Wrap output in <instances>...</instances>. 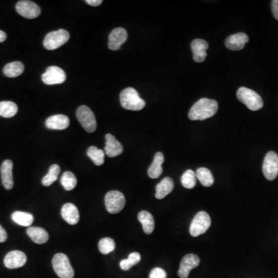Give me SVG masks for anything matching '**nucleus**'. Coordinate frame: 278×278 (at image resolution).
I'll use <instances>...</instances> for the list:
<instances>
[{"mask_svg":"<svg viewBox=\"0 0 278 278\" xmlns=\"http://www.w3.org/2000/svg\"><path fill=\"white\" fill-rule=\"evenodd\" d=\"M218 111V104L215 100L202 98L198 101L189 112V118L192 121H203L216 114Z\"/></svg>","mask_w":278,"mask_h":278,"instance_id":"1","label":"nucleus"},{"mask_svg":"<svg viewBox=\"0 0 278 278\" xmlns=\"http://www.w3.org/2000/svg\"><path fill=\"white\" fill-rule=\"evenodd\" d=\"M121 107L126 110L140 111L145 106V102L140 98L136 90L125 88L120 95Z\"/></svg>","mask_w":278,"mask_h":278,"instance_id":"2","label":"nucleus"},{"mask_svg":"<svg viewBox=\"0 0 278 278\" xmlns=\"http://www.w3.org/2000/svg\"><path fill=\"white\" fill-rule=\"evenodd\" d=\"M238 100L251 111H258L264 106L262 98L257 92L247 88H239L236 92Z\"/></svg>","mask_w":278,"mask_h":278,"instance_id":"3","label":"nucleus"},{"mask_svg":"<svg viewBox=\"0 0 278 278\" xmlns=\"http://www.w3.org/2000/svg\"><path fill=\"white\" fill-rule=\"evenodd\" d=\"M53 268L59 278H73L74 271L72 268L68 257L64 254H56L52 261Z\"/></svg>","mask_w":278,"mask_h":278,"instance_id":"4","label":"nucleus"},{"mask_svg":"<svg viewBox=\"0 0 278 278\" xmlns=\"http://www.w3.org/2000/svg\"><path fill=\"white\" fill-rule=\"evenodd\" d=\"M211 226V219L207 212H199L191 222L189 233L191 236H196L203 234Z\"/></svg>","mask_w":278,"mask_h":278,"instance_id":"5","label":"nucleus"},{"mask_svg":"<svg viewBox=\"0 0 278 278\" xmlns=\"http://www.w3.org/2000/svg\"><path fill=\"white\" fill-rule=\"evenodd\" d=\"M70 39V34L67 30H60L53 31L47 34L44 41V46L48 51H54L64 45Z\"/></svg>","mask_w":278,"mask_h":278,"instance_id":"6","label":"nucleus"},{"mask_svg":"<svg viewBox=\"0 0 278 278\" xmlns=\"http://www.w3.org/2000/svg\"><path fill=\"white\" fill-rule=\"evenodd\" d=\"M105 206L111 214H116L124 209L125 206V197L119 191H110L105 198Z\"/></svg>","mask_w":278,"mask_h":278,"instance_id":"7","label":"nucleus"},{"mask_svg":"<svg viewBox=\"0 0 278 278\" xmlns=\"http://www.w3.org/2000/svg\"><path fill=\"white\" fill-rule=\"evenodd\" d=\"M77 120L81 123L84 129L89 133H92L96 130L97 121L92 111L87 106H81L77 110Z\"/></svg>","mask_w":278,"mask_h":278,"instance_id":"8","label":"nucleus"},{"mask_svg":"<svg viewBox=\"0 0 278 278\" xmlns=\"http://www.w3.org/2000/svg\"><path fill=\"white\" fill-rule=\"evenodd\" d=\"M263 173L268 180H275L278 175V155L271 151L268 152L263 163Z\"/></svg>","mask_w":278,"mask_h":278,"instance_id":"9","label":"nucleus"},{"mask_svg":"<svg viewBox=\"0 0 278 278\" xmlns=\"http://www.w3.org/2000/svg\"><path fill=\"white\" fill-rule=\"evenodd\" d=\"M16 12L26 19H35L41 14V9L35 2L28 0L19 1L16 5Z\"/></svg>","mask_w":278,"mask_h":278,"instance_id":"10","label":"nucleus"},{"mask_svg":"<svg viewBox=\"0 0 278 278\" xmlns=\"http://www.w3.org/2000/svg\"><path fill=\"white\" fill-rule=\"evenodd\" d=\"M67 78L65 72L56 66L48 67L45 73L42 75L43 82L48 85L59 84L64 82Z\"/></svg>","mask_w":278,"mask_h":278,"instance_id":"11","label":"nucleus"},{"mask_svg":"<svg viewBox=\"0 0 278 278\" xmlns=\"http://www.w3.org/2000/svg\"><path fill=\"white\" fill-rule=\"evenodd\" d=\"M200 257L196 254H189L185 255L181 261L180 266L178 271V277L180 278H188L192 270L200 265Z\"/></svg>","mask_w":278,"mask_h":278,"instance_id":"12","label":"nucleus"},{"mask_svg":"<svg viewBox=\"0 0 278 278\" xmlns=\"http://www.w3.org/2000/svg\"><path fill=\"white\" fill-rule=\"evenodd\" d=\"M26 263V256L19 250H13L8 253L4 258V264L9 269H16L24 266Z\"/></svg>","mask_w":278,"mask_h":278,"instance_id":"13","label":"nucleus"},{"mask_svg":"<svg viewBox=\"0 0 278 278\" xmlns=\"http://www.w3.org/2000/svg\"><path fill=\"white\" fill-rule=\"evenodd\" d=\"M128 38V33L121 27L112 30L109 39V48L111 51H117Z\"/></svg>","mask_w":278,"mask_h":278,"instance_id":"14","label":"nucleus"},{"mask_svg":"<svg viewBox=\"0 0 278 278\" xmlns=\"http://www.w3.org/2000/svg\"><path fill=\"white\" fill-rule=\"evenodd\" d=\"M209 44L201 39H196L191 44V49L193 53V59L197 63H202L207 56V51Z\"/></svg>","mask_w":278,"mask_h":278,"instance_id":"15","label":"nucleus"},{"mask_svg":"<svg viewBox=\"0 0 278 278\" xmlns=\"http://www.w3.org/2000/svg\"><path fill=\"white\" fill-rule=\"evenodd\" d=\"M12 167H13V163L9 160H5L0 167L2 185L7 190H10L13 187Z\"/></svg>","mask_w":278,"mask_h":278,"instance_id":"16","label":"nucleus"},{"mask_svg":"<svg viewBox=\"0 0 278 278\" xmlns=\"http://www.w3.org/2000/svg\"><path fill=\"white\" fill-rule=\"evenodd\" d=\"M249 42V37L243 33L233 34L226 38L225 45L231 51H241L244 48L245 44Z\"/></svg>","mask_w":278,"mask_h":278,"instance_id":"17","label":"nucleus"},{"mask_svg":"<svg viewBox=\"0 0 278 278\" xmlns=\"http://www.w3.org/2000/svg\"><path fill=\"white\" fill-rule=\"evenodd\" d=\"M105 139H106V144H105V153L109 157H116L122 153V145L116 139L114 135L107 134L105 135Z\"/></svg>","mask_w":278,"mask_h":278,"instance_id":"18","label":"nucleus"},{"mask_svg":"<svg viewBox=\"0 0 278 278\" xmlns=\"http://www.w3.org/2000/svg\"><path fill=\"white\" fill-rule=\"evenodd\" d=\"M46 126L49 129L64 130L68 128L70 120L67 116L63 114H56L48 117L46 120Z\"/></svg>","mask_w":278,"mask_h":278,"instance_id":"19","label":"nucleus"},{"mask_svg":"<svg viewBox=\"0 0 278 278\" xmlns=\"http://www.w3.org/2000/svg\"><path fill=\"white\" fill-rule=\"evenodd\" d=\"M61 216L67 223L76 225L80 221V214L75 205L66 203L61 210Z\"/></svg>","mask_w":278,"mask_h":278,"instance_id":"20","label":"nucleus"},{"mask_svg":"<svg viewBox=\"0 0 278 278\" xmlns=\"http://www.w3.org/2000/svg\"><path fill=\"white\" fill-rule=\"evenodd\" d=\"M26 233L34 243L43 244L49 240V234L45 229L37 226H30L26 229Z\"/></svg>","mask_w":278,"mask_h":278,"instance_id":"21","label":"nucleus"},{"mask_svg":"<svg viewBox=\"0 0 278 278\" xmlns=\"http://www.w3.org/2000/svg\"><path fill=\"white\" fill-rule=\"evenodd\" d=\"M174 182L170 177H166L156 185V197L158 200H163L173 190Z\"/></svg>","mask_w":278,"mask_h":278,"instance_id":"22","label":"nucleus"},{"mask_svg":"<svg viewBox=\"0 0 278 278\" xmlns=\"http://www.w3.org/2000/svg\"><path fill=\"white\" fill-rule=\"evenodd\" d=\"M164 163V156L162 152H157L155 156L153 163L148 169V175L151 178H157L163 173L162 165Z\"/></svg>","mask_w":278,"mask_h":278,"instance_id":"23","label":"nucleus"},{"mask_svg":"<svg viewBox=\"0 0 278 278\" xmlns=\"http://www.w3.org/2000/svg\"><path fill=\"white\" fill-rule=\"evenodd\" d=\"M138 219L142 223L144 232L146 234H151L155 229V221L152 214L147 211L139 212Z\"/></svg>","mask_w":278,"mask_h":278,"instance_id":"24","label":"nucleus"},{"mask_svg":"<svg viewBox=\"0 0 278 278\" xmlns=\"http://www.w3.org/2000/svg\"><path fill=\"white\" fill-rule=\"evenodd\" d=\"M24 71V65L19 61L11 62L5 65L3 68V73L7 77H18L21 75Z\"/></svg>","mask_w":278,"mask_h":278,"instance_id":"25","label":"nucleus"},{"mask_svg":"<svg viewBox=\"0 0 278 278\" xmlns=\"http://www.w3.org/2000/svg\"><path fill=\"white\" fill-rule=\"evenodd\" d=\"M12 220L18 225L22 226H30L34 222V216L29 213L16 211L12 214Z\"/></svg>","mask_w":278,"mask_h":278,"instance_id":"26","label":"nucleus"},{"mask_svg":"<svg viewBox=\"0 0 278 278\" xmlns=\"http://www.w3.org/2000/svg\"><path fill=\"white\" fill-rule=\"evenodd\" d=\"M18 112L17 105L12 102H0V116L9 118L14 117Z\"/></svg>","mask_w":278,"mask_h":278,"instance_id":"27","label":"nucleus"},{"mask_svg":"<svg viewBox=\"0 0 278 278\" xmlns=\"http://www.w3.org/2000/svg\"><path fill=\"white\" fill-rule=\"evenodd\" d=\"M196 178L200 180L202 185L206 187H210L214 182V178L211 171L207 168H198L196 172Z\"/></svg>","mask_w":278,"mask_h":278,"instance_id":"28","label":"nucleus"},{"mask_svg":"<svg viewBox=\"0 0 278 278\" xmlns=\"http://www.w3.org/2000/svg\"><path fill=\"white\" fill-rule=\"evenodd\" d=\"M87 155L96 166L100 167L105 163V152L95 146H91L87 151Z\"/></svg>","mask_w":278,"mask_h":278,"instance_id":"29","label":"nucleus"},{"mask_svg":"<svg viewBox=\"0 0 278 278\" xmlns=\"http://www.w3.org/2000/svg\"><path fill=\"white\" fill-rule=\"evenodd\" d=\"M60 183L65 190L70 191L76 187L77 183V178L71 171H65L60 178Z\"/></svg>","mask_w":278,"mask_h":278,"instance_id":"30","label":"nucleus"},{"mask_svg":"<svg viewBox=\"0 0 278 278\" xmlns=\"http://www.w3.org/2000/svg\"><path fill=\"white\" fill-rule=\"evenodd\" d=\"M60 172V168L56 164L52 165L49 168L48 173L43 178L42 183L44 186H50L57 179L58 175Z\"/></svg>","mask_w":278,"mask_h":278,"instance_id":"31","label":"nucleus"},{"mask_svg":"<svg viewBox=\"0 0 278 278\" xmlns=\"http://www.w3.org/2000/svg\"><path fill=\"white\" fill-rule=\"evenodd\" d=\"M181 182L185 189H193L196 184V172L190 169L185 171L181 178Z\"/></svg>","mask_w":278,"mask_h":278,"instance_id":"32","label":"nucleus"},{"mask_svg":"<svg viewBox=\"0 0 278 278\" xmlns=\"http://www.w3.org/2000/svg\"><path fill=\"white\" fill-rule=\"evenodd\" d=\"M98 248L102 254H109L112 251H114L115 249V243L111 238H103L98 243Z\"/></svg>","mask_w":278,"mask_h":278,"instance_id":"33","label":"nucleus"},{"mask_svg":"<svg viewBox=\"0 0 278 278\" xmlns=\"http://www.w3.org/2000/svg\"><path fill=\"white\" fill-rule=\"evenodd\" d=\"M149 278H167V275L164 270L156 268L151 271Z\"/></svg>","mask_w":278,"mask_h":278,"instance_id":"34","label":"nucleus"},{"mask_svg":"<svg viewBox=\"0 0 278 278\" xmlns=\"http://www.w3.org/2000/svg\"><path fill=\"white\" fill-rule=\"evenodd\" d=\"M128 261H129L130 264H131V267H133L135 264L139 263L141 261V255L139 253L133 252L129 254L128 258Z\"/></svg>","mask_w":278,"mask_h":278,"instance_id":"35","label":"nucleus"},{"mask_svg":"<svg viewBox=\"0 0 278 278\" xmlns=\"http://www.w3.org/2000/svg\"><path fill=\"white\" fill-rule=\"evenodd\" d=\"M271 7H272V12H273L274 16L275 19L278 20V0H274L271 3Z\"/></svg>","mask_w":278,"mask_h":278,"instance_id":"36","label":"nucleus"},{"mask_svg":"<svg viewBox=\"0 0 278 278\" xmlns=\"http://www.w3.org/2000/svg\"><path fill=\"white\" fill-rule=\"evenodd\" d=\"M7 240V233L3 227L0 225V243H4Z\"/></svg>","mask_w":278,"mask_h":278,"instance_id":"37","label":"nucleus"},{"mask_svg":"<svg viewBox=\"0 0 278 278\" xmlns=\"http://www.w3.org/2000/svg\"><path fill=\"white\" fill-rule=\"evenodd\" d=\"M120 268L123 271H128L131 268V265L130 264L129 261L128 259L122 260L120 263Z\"/></svg>","mask_w":278,"mask_h":278,"instance_id":"38","label":"nucleus"},{"mask_svg":"<svg viewBox=\"0 0 278 278\" xmlns=\"http://www.w3.org/2000/svg\"><path fill=\"white\" fill-rule=\"evenodd\" d=\"M85 2L86 3L92 5V6H98L103 2V1L102 0H86Z\"/></svg>","mask_w":278,"mask_h":278,"instance_id":"39","label":"nucleus"},{"mask_svg":"<svg viewBox=\"0 0 278 278\" xmlns=\"http://www.w3.org/2000/svg\"><path fill=\"white\" fill-rule=\"evenodd\" d=\"M6 34L2 30H0V43L4 42L6 40Z\"/></svg>","mask_w":278,"mask_h":278,"instance_id":"40","label":"nucleus"}]
</instances>
